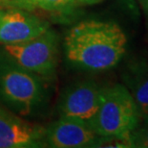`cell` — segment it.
<instances>
[{"label": "cell", "mask_w": 148, "mask_h": 148, "mask_svg": "<svg viewBox=\"0 0 148 148\" xmlns=\"http://www.w3.org/2000/svg\"><path fill=\"white\" fill-rule=\"evenodd\" d=\"M77 2V4H84V5H91V4H96V3L100 2L101 0H75Z\"/></svg>", "instance_id": "obj_12"}, {"label": "cell", "mask_w": 148, "mask_h": 148, "mask_svg": "<svg viewBox=\"0 0 148 148\" xmlns=\"http://www.w3.org/2000/svg\"><path fill=\"white\" fill-rule=\"evenodd\" d=\"M143 8L145 10V13L148 17V0H143Z\"/></svg>", "instance_id": "obj_13"}, {"label": "cell", "mask_w": 148, "mask_h": 148, "mask_svg": "<svg viewBox=\"0 0 148 148\" xmlns=\"http://www.w3.org/2000/svg\"><path fill=\"white\" fill-rule=\"evenodd\" d=\"M131 138L133 142V147L148 148V123L143 128L135 130L131 133Z\"/></svg>", "instance_id": "obj_11"}, {"label": "cell", "mask_w": 148, "mask_h": 148, "mask_svg": "<svg viewBox=\"0 0 148 148\" xmlns=\"http://www.w3.org/2000/svg\"><path fill=\"white\" fill-rule=\"evenodd\" d=\"M42 78L0 52V98L12 111L31 115L45 101Z\"/></svg>", "instance_id": "obj_2"}, {"label": "cell", "mask_w": 148, "mask_h": 148, "mask_svg": "<svg viewBox=\"0 0 148 148\" xmlns=\"http://www.w3.org/2000/svg\"><path fill=\"white\" fill-rule=\"evenodd\" d=\"M99 138L87 121L71 116H60L45 128V144L53 148L94 147Z\"/></svg>", "instance_id": "obj_6"}, {"label": "cell", "mask_w": 148, "mask_h": 148, "mask_svg": "<svg viewBox=\"0 0 148 148\" xmlns=\"http://www.w3.org/2000/svg\"><path fill=\"white\" fill-rule=\"evenodd\" d=\"M75 0H0V7L15 8L28 12L45 11L69 14L77 7Z\"/></svg>", "instance_id": "obj_9"}, {"label": "cell", "mask_w": 148, "mask_h": 148, "mask_svg": "<svg viewBox=\"0 0 148 148\" xmlns=\"http://www.w3.org/2000/svg\"><path fill=\"white\" fill-rule=\"evenodd\" d=\"M49 23L32 12L0 7V43L14 44L38 36Z\"/></svg>", "instance_id": "obj_5"}, {"label": "cell", "mask_w": 148, "mask_h": 148, "mask_svg": "<svg viewBox=\"0 0 148 148\" xmlns=\"http://www.w3.org/2000/svg\"><path fill=\"white\" fill-rule=\"evenodd\" d=\"M101 89L94 82L72 85L61 94L58 109L61 116H71L89 121L97 114L100 104Z\"/></svg>", "instance_id": "obj_8"}, {"label": "cell", "mask_w": 148, "mask_h": 148, "mask_svg": "<svg viewBox=\"0 0 148 148\" xmlns=\"http://www.w3.org/2000/svg\"><path fill=\"white\" fill-rule=\"evenodd\" d=\"M145 120H146V122H147V123H148V117H147V118L145 119Z\"/></svg>", "instance_id": "obj_14"}, {"label": "cell", "mask_w": 148, "mask_h": 148, "mask_svg": "<svg viewBox=\"0 0 148 148\" xmlns=\"http://www.w3.org/2000/svg\"><path fill=\"white\" fill-rule=\"evenodd\" d=\"M45 145V128L0 108V148H34Z\"/></svg>", "instance_id": "obj_7"}, {"label": "cell", "mask_w": 148, "mask_h": 148, "mask_svg": "<svg viewBox=\"0 0 148 148\" xmlns=\"http://www.w3.org/2000/svg\"><path fill=\"white\" fill-rule=\"evenodd\" d=\"M138 119L130 90L122 85H115L101 89L99 110L89 124L99 137H128L137 128Z\"/></svg>", "instance_id": "obj_3"}, {"label": "cell", "mask_w": 148, "mask_h": 148, "mask_svg": "<svg viewBox=\"0 0 148 148\" xmlns=\"http://www.w3.org/2000/svg\"><path fill=\"white\" fill-rule=\"evenodd\" d=\"M2 51L22 67L49 79L55 76L58 68V36L49 28L33 39L5 44Z\"/></svg>", "instance_id": "obj_4"}, {"label": "cell", "mask_w": 148, "mask_h": 148, "mask_svg": "<svg viewBox=\"0 0 148 148\" xmlns=\"http://www.w3.org/2000/svg\"><path fill=\"white\" fill-rule=\"evenodd\" d=\"M127 38L112 21L84 20L69 30L64 39L66 59L87 70H106L119 64L126 51Z\"/></svg>", "instance_id": "obj_1"}, {"label": "cell", "mask_w": 148, "mask_h": 148, "mask_svg": "<svg viewBox=\"0 0 148 148\" xmlns=\"http://www.w3.org/2000/svg\"><path fill=\"white\" fill-rule=\"evenodd\" d=\"M131 94L136 102L140 117H148V65L138 67L130 79Z\"/></svg>", "instance_id": "obj_10"}]
</instances>
